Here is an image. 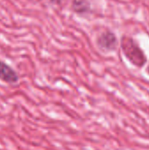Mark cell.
I'll use <instances>...</instances> for the list:
<instances>
[{"label": "cell", "mask_w": 149, "mask_h": 150, "mask_svg": "<svg viewBox=\"0 0 149 150\" xmlns=\"http://www.w3.org/2000/svg\"><path fill=\"white\" fill-rule=\"evenodd\" d=\"M121 47L127 60L136 67L141 68L147 62V57L143 50L130 37H123L121 40Z\"/></svg>", "instance_id": "6da1fadb"}, {"label": "cell", "mask_w": 149, "mask_h": 150, "mask_svg": "<svg viewBox=\"0 0 149 150\" xmlns=\"http://www.w3.org/2000/svg\"><path fill=\"white\" fill-rule=\"evenodd\" d=\"M118 40L116 35L111 31L102 33L97 38V45L101 49L106 51H112L116 48Z\"/></svg>", "instance_id": "7a4b0ae2"}, {"label": "cell", "mask_w": 149, "mask_h": 150, "mask_svg": "<svg viewBox=\"0 0 149 150\" xmlns=\"http://www.w3.org/2000/svg\"><path fill=\"white\" fill-rule=\"evenodd\" d=\"M0 80L7 83H15L18 80V76L15 70L4 62L0 61Z\"/></svg>", "instance_id": "3957f363"}, {"label": "cell", "mask_w": 149, "mask_h": 150, "mask_svg": "<svg viewBox=\"0 0 149 150\" xmlns=\"http://www.w3.org/2000/svg\"><path fill=\"white\" fill-rule=\"evenodd\" d=\"M72 9L74 11L79 14L86 13L90 9V2L88 0H73Z\"/></svg>", "instance_id": "277c9868"}]
</instances>
